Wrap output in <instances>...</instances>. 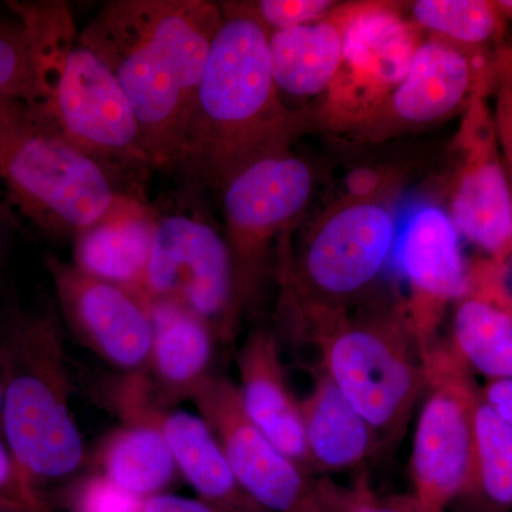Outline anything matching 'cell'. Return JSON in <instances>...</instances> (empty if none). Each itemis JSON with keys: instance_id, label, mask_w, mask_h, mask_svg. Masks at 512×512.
Wrapping results in <instances>:
<instances>
[{"instance_id": "1", "label": "cell", "mask_w": 512, "mask_h": 512, "mask_svg": "<svg viewBox=\"0 0 512 512\" xmlns=\"http://www.w3.org/2000/svg\"><path fill=\"white\" fill-rule=\"evenodd\" d=\"M222 20L210 0H110L80 29L126 93L157 173L173 174Z\"/></svg>"}, {"instance_id": "2", "label": "cell", "mask_w": 512, "mask_h": 512, "mask_svg": "<svg viewBox=\"0 0 512 512\" xmlns=\"http://www.w3.org/2000/svg\"><path fill=\"white\" fill-rule=\"evenodd\" d=\"M224 20L207 66L173 174L190 188L221 192L247 165L292 150L306 130L276 86L269 35L244 2L221 3Z\"/></svg>"}, {"instance_id": "3", "label": "cell", "mask_w": 512, "mask_h": 512, "mask_svg": "<svg viewBox=\"0 0 512 512\" xmlns=\"http://www.w3.org/2000/svg\"><path fill=\"white\" fill-rule=\"evenodd\" d=\"M32 35L43 97L37 106L124 194L147 198L157 173L119 80L80 37L66 2H9Z\"/></svg>"}, {"instance_id": "4", "label": "cell", "mask_w": 512, "mask_h": 512, "mask_svg": "<svg viewBox=\"0 0 512 512\" xmlns=\"http://www.w3.org/2000/svg\"><path fill=\"white\" fill-rule=\"evenodd\" d=\"M2 436L37 488L82 468L86 450L72 412L64 323L56 302L0 303Z\"/></svg>"}, {"instance_id": "5", "label": "cell", "mask_w": 512, "mask_h": 512, "mask_svg": "<svg viewBox=\"0 0 512 512\" xmlns=\"http://www.w3.org/2000/svg\"><path fill=\"white\" fill-rule=\"evenodd\" d=\"M396 218L386 200L343 197L313 222L293 254L279 238L282 318L315 332L349 311L382 275L396 245Z\"/></svg>"}, {"instance_id": "6", "label": "cell", "mask_w": 512, "mask_h": 512, "mask_svg": "<svg viewBox=\"0 0 512 512\" xmlns=\"http://www.w3.org/2000/svg\"><path fill=\"white\" fill-rule=\"evenodd\" d=\"M0 185L16 214L49 237L72 241L124 194L37 103L25 101L0 104Z\"/></svg>"}, {"instance_id": "7", "label": "cell", "mask_w": 512, "mask_h": 512, "mask_svg": "<svg viewBox=\"0 0 512 512\" xmlns=\"http://www.w3.org/2000/svg\"><path fill=\"white\" fill-rule=\"evenodd\" d=\"M323 373L372 426L394 437L424 392V350L406 305L329 320L312 333Z\"/></svg>"}, {"instance_id": "8", "label": "cell", "mask_w": 512, "mask_h": 512, "mask_svg": "<svg viewBox=\"0 0 512 512\" xmlns=\"http://www.w3.org/2000/svg\"><path fill=\"white\" fill-rule=\"evenodd\" d=\"M313 171L292 150L272 154L238 171L220 192L232 265V295L220 339L234 338L245 309L261 288L269 252L308 207Z\"/></svg>"}, {"instance_id": "9", "label": "cell", "mask_w": 512, "mask_h": 512, "mask_svg": "<svg viewBox=\"0 0 512 512\" xmlns=\"http://www.w3.org/2000/svg\"><path fill=\"white\" fill-rule=\"evenodd\" d=\"M393 2L340 3L333 13L343 33L339 72L312 110L306 128L355 134L402 83L423 42L421 30Z\"/></svg>"}, {"instance_id": "10", "label": "cell", "mask_w": 512, "mask_h": 512, "mask_svg": "<svg viewBox=\"0 0 512 512\" xmlns=\"http://www.w3.org/2000/svg\"><path fill=\"white\" fill-rule=\"evenodd\" d=\"M427 392L412 453L414 503L420 512H446L474 490V413L481 392L451 346L424 353Z\"/></svg>"}, {"instance_id": "11", "label": "cell", "mask_w": 512, "mask_h": 512, "mask_svg": "<svg viewBox=\"0 0 512 512\" xmlns=\"http://www.w3.org/2000/svg\"><path fill=\"white\" fill-rule=\"evenodd\" d=\"M490 92L491 79L477 87L461 111L447 212L460 237L490 255L491 261L504 262L512 255V198Z\"/></svg>"}, {"instance_id": "12", "label": "cell", "mask_w": 512, "mask_h": 512, "mask_svg": "<svg viewBox=\"0 0 512 512\" xmlns=\"http://www.w3.org/2000/svg\"><path fill=\"white\" fill-rule=\"evenodd\" d=\"M238 484L268 512H326L312 474L275 447L249 420L237 384L208 375L191 394Z\"/></svg>"}, {"instance_id": "13", "label": "cell", "mask_w": 512, "mask_h": 512, "mask_svg": "<svg viewBox=\"0 0 512 512\" xmlns=\"http://www.w3.org/2000/svg\"><path fill=\"white\" fill-rule=\"evenodd\" d=\"M232 295L231 255L214 225L188 212H158L140 301L171 302L205 320L220 338Z\"/></svg>"}, {"instance_id": "14", "label": "cell", "mask_w": 512, "mask_h": 512, "mask_svg": "<svg viewBox=\"0 0 512 512\" xmlns=\"http://www.w3.org/2000/svg\"><path fill=\"white\" fill-rule=\"evenodd\" d=\"M494 53L470 52L440 37H427L402 83L353 136L383 143L461 113L477 87L491 79Z\"/></svg>"}, {"instance_id": "15", "label": "cell", "mask_w": 512, "mask_h": 512, "mask_svg": "<svg viewBox=\"0 0 512 512\" xmlns=\"http://www.w3.org/2000/svg\"><path fill=\"white\" fill-rule=\"evenodd\" d=\"M45 268L64 328L110 366L127 375H143L153 343V326L143 302L72 261L49 255Z\"/></svg>"}, {"instance_id": "16", "label": "cell", "mask_w": 512, "mask_h": 512, "mask_svg": "<svg viewBox=\"0 0 512 512\" xmlns=\"http://www.w3.org/2000/svg\"><path fill=\"white\" fill-rule=\"evenodd\" d=\"M460 238L448 212L437 205L410 212L397 231L393 255L410 286L406 311L424 353L436 343L434 333L448 303L470 292Z\"/></svg>"}, {"instance_id": "17", "label": "cell", "mask_w": 512, "mask_h": 512, "mask_svg": "<svg viewBox=\"0 0 512 512\" xmlns=\"http://www.w3.org/2000/svg\"><path fill=\"white\" fill-rule=\"evenodd\" d=\"M119 394L121 416L156 424L178 471L200 500L225 512H268L242 490L220 443L201 416L158 406L137 376H126Z\"/></svg>"}, {"instance_id": "18", "label": "cell", "mask_w": 512, "mask_h": 512, "mask_svg": "<svg viewBox=\"0 0 512 512\" xmlns=\"http://www.w3.org/2000/svg\"><path fill=\"white\" fill-rule=\"evenodd\" d=\"M237 363L241 377L238 389L249 420L286 457L312 474L301 403L296 402L286 382L275 333L255 329L239 349Z\"/></svg>"}, {"instance_id": "19", "label": "cell", "mask_w": 512, "mask_h": 512, "mask_svg": "<svg viewBox=\"0 0 512 512\" xmlns=\"http://www.w3.org/2000/svg\"><path fill=\"white\" fill-rule=\"evenodd\" d=\"M158 212L148 200L120 194L99 221L73 239V264L140 299Z\"/></svg>"}, {"instance_id": "20", "label": "cell", "mask_w": 512, "mask_h": 512, "mask_svg": "<svg viewBox=\"0 0 512 512\" xmlns=\"http://www.w3.org/2000/svg\"><path fill=\"white\" fill-rule=\"evenodd\" d=\"M153 343L143 377L158 406L173 409L190 400L198 384L211 375L214 329L194 313L171 302L144 303Z\"/></svg>"}, {"instance_id": "21", "label": "cell", "mask_w": 512, "mask_h": 512, "mask_svg": "<svg viewBox=\"0 0 512 512\" xmlns=\"http://www.w3.org/2000/svg\"><path fill=\"white\" fill-rule=\"evenodd\" d=\"M268 35L272 73L282 97L320 99L342 63L343 33L335 13L312 25Z\"/></svg>"}, {"instance_id": "22", "label": "cell", "mask_w": 512, "mask_h": 512, "mask_svg": "<svg viewBox=\"0 0 512 512\" xmlns=\"http://www.w3.org/2000/svg\"><path fill=\"white\" fill-rule=\"evenodd\" d=\"M301 412L313 468L356 467L375 447V430L326 373L319 376L311 396L301 403Z\"/></svg>"}, {"instance_id": "23", "label": "cell", "mask_w": 512, "mask_h": 512, "mask_svg": "<svg viewBox=\"0 0 512 512\" xmlns=\"http://www.w3.org/2000/svg\"><path fill=\"white\" fill-rule=\"evenodd\" d=\"M100 476L134 497L164 494L180 471L167 440L153 421L126 419L97 451Z\"/></svg>"}, {"instance_id": "24", "label": "cell", "mask_w": 512, "mask_h": 512, "mask_svg": "<svg viewBox=\"0 0 512 512\" xmlns=\"http://www.w3.org/2000/svg\"><path fill=\"white\" fill-rule=\"evenodd\" d=\"M451 348L468 369L490 380L512 377V316L483 299L458 302Z\"/></svg>"}, {"instance_id": "25", "label": "cell", "mask_w": 512, "mask_h": 512, "mask_svg": "<svg viewBox=\"0 0 512 512\" xmlns=\"http://www.w3.org/2000/svg\"><path fill=\"white\" fill-rule=\"evenodd\" d=\"M421 32L476 53H494L503 45L507 19L497 0H416L407 3Z\"/></svg>"}, {"instance_id": "26", "label": "cell", "mask_w": 512, "mask_h": 512, "mask_svg": "<svg viewBox=\"0 0 512 512\" xmlns=\"http://www.w3.org/2000/svg\"><path fill=\"white\" fill-rule=\"evenodd\" d=\"M474 493L490 503L491 512L512 507V424L483 396L474 413Z\"/></svg>"}, {"instance_id": "27", "label": "cell", "mask_w": 512, "mask_h": 512, "mask_svg": "<svg viewBox=\"0 0 512 512\" xmlns=\"http://www.w3.org/2000/svg\"><path fill=\"white\" fill-rule=\"evenodd\" d=\"M39 63L28 25L9 2L0 5V104L40 103Z\"/></svg>"}, {"instance_id": "28", "label": "cell", "mask_w": 512, "mask_h": 512, "mask_svg": "<svg viewBox=\"0 0 512 512\" xmlns=\"http://www.w3.org/2000/svg\"><path fill=\"white\" fill-rule=\"evenodd\" d=\"M490 104L512 198V45L503 43L495 50L491 67Z\"/></svg>"}, {"instance_id": "29", "label": "cell", "mask_w": 512, "mask_h": 512, "mask_svg": "<svg viewBox=\"0 0 512 512\" xmlns=\"http://www.w3.org/2000/svg\"><path fill=\"white\" fill-rule=\"evenodd\" d=\"M244 3L268 33L320 22L339 5L335 0H258Z\"/></svg>"}, {"instance_id": "30", "label": "cell", "mask_w": 512, "mask_h": 512, "mask_svg": "<svg viewBox=\"0 0 512 512\" xmlns=\"http://www.w3.org/2000/svg\"><path fill=\"white\" fill-rule=\"evenodd\" d=\"M322 498L326 512H420L410 497L390 498L379 500L370 491L365 478L357 481L355 490H333L330 485H322Z\"/></svg>"}, {"instance_id": "31", "label": "cell", "mask_w": 512, "mask_h": 512, "mask_svg": "<svg viewBox=\"0 0 512 512\" xmlns=\"http://www.w3.org/2000/svg\"><path fill=\"white\" fill-rule=\"evenodd\" d=\"M141 501L97 473L72 495L74 512H140Z\"/></svg>"}, {"instance_id": "32", "label": "cell", "mask_w": 512, "mask_h": 512, "mask_svg": "<svg viewBox=\"0 0 512 512\" xmlns=\"http://www.w3.org/2000/svg\"><path fill=\"white\" fill-rule=\"evenodd\" d=\"M0 497L15 501L28 512H52L42 491L20 468L2 436H0Z\"/></svg>"}, {"instance_id": "33", "label": "cell", "mask_w": 512, "mask_h": 512, "mask_svg": "<svg viewBox=\"0 0 512 512\" xmlns=\"http://www.w3.org/2000/svg\"><path fill=\"white\" fill-rule=\"evenodd\" d=\"M393 177L380 168L362 167L353 168L346 175L345 197L356 201L384 200L387 191L392 187Z\"/></svg>"}, {"instance_id": "34", "label": "cell", "mask_w": 512, "mask_h": 512, "mask_svg": "<svg viewBox=\"0 0 512 512\" xmlns=\"http://www.w3.org/2000/svg\"><path fill=\"white\" fill-rule=\"evenodd\" d=\"M140 512H225L200 498L158 494L141 501Z\"/></svg>"}, {"instance_id": "35", "label": "cell", "mask_w": 512, "mask_h": 512, "mask_svg": "<svg viewBox=\"0 0 512 512\" xmlns=\"http://www.w3.org/2000/svg\"><path fill=\"white\" fill-rule=\"evenodd\" d=\"M484 402L512 424V377L510 379L490 380L481 392Z\"/></svg>"}, {"instance_id": "36", "label": "cell", "mask_w": 512, "mask_h": 512, "mask_svg": "<svg viewBox=\"0 0 512 512\" xmlns=\"http://www.w3.org/2000/svg\"><path fill=\"white\" fill-rule=\"evenodd\" d=\"M19 228V215L10 207L8 201L0 198V264H2L3 256L8 251L10 242Z\"/></svg>"}, {"instance_id": "37", "label": "cell", "mask_w": 512, "mask_h": 512, "mask_svg": "<svg viewBox=\"0 0 512 512\" xmlns=\"http://www.w3.org/2000/svg\"><path fill=\"white\" fill-rule=\"evenodd\" d=\"M0 512H28L22 505L15 503V501L6 500L0 497Z\"/></svg>"}, {"instance_id": "38", "label": "cell", "mask_w": 512, "mask_h": 512, "mask_svg": "<svg viewBox=\"0 0 512 512\" xmlns=\"http://www.w3.org/2000/svg\"><path fill=\"white\" fill-rule=\"evenodd\" d=\"M498 6L503 10L507 22L512 23V0H497Z\"/></svg>"}, {"instance_id": "39", "label": "cell", "mask_w": 512, "mask_h": 512, "mask_svg": "<svg viewBox=\"0 0 512 512\" xmlns=\"http://www.w3.org/2000/svg\"><path fill=\"white\" fill-rule=\"evenodd\" d=\"M0 436H2V392H0Z\"/></svg>"}, {"instance_id": "40", "label": "cell", "mask_w": 512, "mask_h": 512, "mask_svg": "<svg viewBox=\"0 0 512 512\" xmlns=\"http://www.w3.org/2000/svg\"><path fill=\"white\" fill-rule=\"evenodd\" d=\"M478 512H491V511L485 510V511H478Z\"/></svg>"}]
</instances>
